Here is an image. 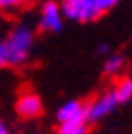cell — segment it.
I'll return each mask as SVG.
<instances>
[{"instance_id": "3", "label": "cell", "mask_w": 132, "mask_h": 134, "mask_svg": "<svg viewBox=\"0 0 132 134\" xmlns=\"http://www.w3.org/2000/svg\"><path fill=\"white\" fill-rule=\"evenodd\" d=\"M117 106H119V103H117V99H115L113 91H104L102 95L93 99L89 104H86V119H88V123L101 121L102 117L112 114Z\"/></svg>"}, {"instance_id": "4", "label": "cell", "mask_w": 132, "mask_h": 134, "mask_svg": "<svg viewBox=\"0 0 132 134\" xmlns=\"http://www.w3.org/2000/svg\"><path fill=\"white\" fill-rule=\"evenodd\" d=\"M63 24V11L58 2L47 0L39 9V28L43 32H60Z\"/></svg>"}, {"instance_id": "12", "label": "cell", "mask_w": 132, "mask_h": 134, "mask_svg": "<svg viewBox=\"0 0 132 134\" xmlns=\"http://www.w3.org/2000/svg\"><path fill=\"white\" fill-rule=\"evenodd\" d=\"M0 134H11V130H9V127L4 123V121H0Z\"/></svg>"}, {"instance_id": "9", "label": "cell", "mask_w": 132, "mask_h": 134, "mask_svg": "<svg viewBox=\"0 0 132 134\" xmlns=\"http://www.w3.org/2000/svg\"><path fill=\"white\" fill-rule=\"evenodd\" d=\"M104 71L110 73V75H117L121 69H123V65H125V58L121 54H108L104 56Z\"/></svg>"}, {"instance_id": "10", "label": "cell", "mask_w": 132, "mask_h": 134, "mask_svg": "<svg viewBox=\"0 0 132 134\" xmlns=\"http://www.w3.org/2000/svg\"><path fill=\"white\" fill-rule=\"evenodd\" d=\"M32 0H0V11L2 13H9L15 9H21L24 6H28Z\"/></svg>"}, {"instance_id": "7", "label": "cell", "mask_w": 132, "mask_h": 134, "mask_svg": "<svg viewBox=\"0 0 132 134\" xmlns=\"http://www.w3.org/2000/svg\"><path fill=\"white\" fill-rule=\"evenodd\" d=\"M89 123L88 119H76V121H65L60 123L58 134H88Z\"/></svg>"}, {"instance_id": "2", "label": "cell", "mask_w": 132, "mask_h": 134, "mask_svg": "<svg viewBox=\"0 0 132 134\" xmlns=\"http://www.w3.org/2000/svg\"><path fill=\"white\" fill-rule=\"evenodd\" d=\"M119 0H61L60 8L63 17L78 23H89L108 13Z\"/></svg>"}, {"instance_id": "8", "label": "cell", "mask_w": 132, "mask_h": 134, "mask_svg": "<svg viewBox=\"0 0 132 134\" xmlns=\"http://www.w3.org/2000/svg\"><path fill=\"white\" fill-rule=\"evenodd\" d=\"M112 91H113V95H115V99H117L119 104L128 103V100H132V80L130 78H123Z\"/></svg>"}, {"instance_id": "6", "label": "cell", "mask_w": 132, "mask_h": 134, "mask_svg": "<svg viewBox=\"0 0 132 134\" xmlns=\"http://www.w3.org/2000/svg\"><path fill=\"white\" fill-rule=\"evenodd\" d=\"M56 117H58V123L86 119V104H82L80 100H69V103H65L63 106H60Z\"/></svg>"}, {"instance_id": "5", "label": "cell", "mask_w": 132, "mask_h": 134, "mask_svg": "<svg viewBox=\"0 0 132 134\" xmlns=\"http://www.w3.org/2000/svg\"><path fill=\"white\" fill-rule=\"evenodd\" d=\"M19 115H22L24 119H32V117H37L43 110L41 106V99L36 93H22L17 100V106H15Z\"/></svg>"}, {"instance_id": "1", "label": "cell", "mask_w": 132, "mask_h": 134, "mask_svg": "<svg viewBox=\"0 0 132 134\" xmlns=\"http://www.w3.org/2000/svg\"><path fill=\"white\" fill-rule=\"evenodd\" d=\"M6 65H21L28 60L34 47V30L28 24H17L2 39Z\"/></svg>"}, {"instance_id": "11", "label": "cell", "mask_w": 132, "mask_h": 134, "mask_svg": "<svg viewBox=\"0 0 132 134\" xmlns=\"http://www.w3.org/2000/svg\"><path fill=\"white\" fill-rule=\"evenodd\" d=\"M2 65H6V62H4V45H2V36H0V67Z\"/></svg>"}]
</instances>
